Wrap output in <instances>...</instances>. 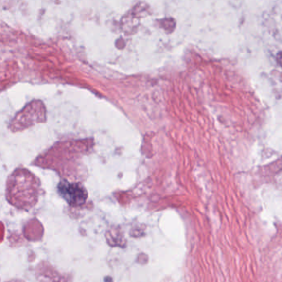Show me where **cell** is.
I'll use <instances>...</instances> for the list:
<instances>
[{"mask_svg":"<svg viewBox=\"0 0 282 282\" xmlns=\"http://www.w3.org/2000/svg\"><path fill=\"white\" fill-rule=\"evenodd\" d=\"M59 194L72 206L84 205L87 199L86 189L79 183L61 181L58 185Z\"/></svg>","mask_w":282,"mask_h":282,"instance_id":"1","label":"cell"}]
</instances>
